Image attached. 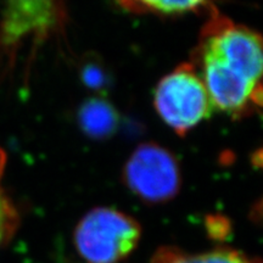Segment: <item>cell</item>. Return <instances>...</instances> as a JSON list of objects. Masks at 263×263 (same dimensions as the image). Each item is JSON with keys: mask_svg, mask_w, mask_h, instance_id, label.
Instances as JSON below:
<instances>
[{"mask_svg": "<svg viewBox=\"0 0 263 263\" xmlns=\"http://www.w3.org/2000/svg\"><path fill=\"white\" fill-rule=\"evenodd\" d=\"M262 61L261 35L235 24L212 5L192 64L205 84L213 108L233 118L259 110Z\"/></svg>", "mask_w": 263, "mask_h": 263, "instance_id": "cell-1", "label": "cell"}, {"mask_svg": "<svg viewBox=\"0 0 263 263\" xmlns=\"http://www.w3.org/2000/svg\"><path fill=\"white\" fill-rule=\"evenodd\" d=\"M141 228L133 217L111 207H97L73 233L78 254L88 263H118L138 246Z\"/></svg>", "mask_w": 263, "mask_h": 263, "instance_id": "cell-2", "label": "cell"}, {"mask_svg": "<svg viewBox=\"0 0 263 263\" xmlns=\"http://www.w3.org/2000/svg\"><path fill=\"white\" fill-rule=\"evenodd\" d=\"M154 105L161 120L179 137L211 116L213 105L199 72L184 62L156 85Z\"/></svg>", "mask_w": 263, "mask_h": 263, "instance_id": "cell-3", "label": "cell"}, {"mask_svg": "<svg viewBox=\"0 0 263 263\" xmlns=\"http://www.w3.org/2000/svg\"><path fill=\"white\" fill-rule=\"evenodd\" d=\"M66 12L62 0H5L0 20V59L15 60L27 42L33 47L64 28Z\"/></svg>", "mask_w": 263, "mask_h": 263, "instance_id": "cell-4", "label": "cell"}, {"mask_svg": "<svg viewBox=\"0 0 263 263\" xmlns=\"http://www.w3.org/2000/svg\"><path fill=\"white\" fill-rule=\"evenodd\" d=\"M123 178L134 195L147 203L168 201L182 185L176 157L154 143L141 144L134 150L124 166Z\"/></svg>", "mask_w": 263, "mask_h": 263, "instance_id": "cell-5", "label": "cell"}, {"mask_svg": "<svg viewBox=\"0 0 263 263\" xmlns=\"http://www.w3.org/2000/svg\"><path fill=\"white\" fill-rule=\"evenodd\" d=\"M121 8L132 14L174 16L207 12L210 0H115Z\"/></svg>", "mask_w": 263, "mask_h": 263, "instance_id": "cell-6", "label": "cell"}, {"mask_svg": "<svg viewBox=\"0 0 263 263\" xmlns=\"http://www.w3.org/2000/svg\"><path fill=\"white\" fill-rule=\"evenodd\" d=\"M78 120L88 136L103 138L116 129L117 112L112 105L103 99H90L82 105Z\"/></svg>", "mask_w": 263, "mask_h": 263, "instance_id": "cell-7", "label": "cell"}, {"mask_svg": "<svg viewBox=\"0 0 263 263\" xmlns=\"http://www.w3.org/2000/svg\"><path fill=\"white\" fill-rule=\"evenodd\" d=\"M153 263H255L254 259L232 249H216L201 254H186L174 248L157 251Z\"/></svg>", "mask_w": 263, "mask_h": 263, "instance_id": "cell-8", "label": "cell"}, {"mask_svg": "<svg viewBox=\"0 0 263 263\" xmlns=\"http://www.w3.org/2000/svg\"><path fill=\"white\" fill-rule=\"evenodd\" d=\"M6 166V154L0 147V248L11 240L20 224V216L11 199L3 188V176Z\"/></svg>", "mask_w": 263, "mask_h": 263, "instance_id": "cell-9", "label": "cell"}, {"mask_svg": "<svg viewBox=\"0 0 263 263\" xmlns=\"http://www.w3.org/2000/svg\"><path fill=\"white\" fill-rule=\"evenodd\" d=\"M83 78L89 85H100L103 82V76L100 73V70H98L97 66L87 67Z\"/></svg>", "mask_w": 263, "mask_h": 263, "instance_id": "cell-10", "label": "cell"}]
</instances>
